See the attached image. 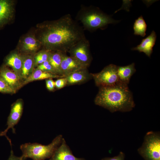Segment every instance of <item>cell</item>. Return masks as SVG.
Instances as JSON below:
<instances>
[{
    "instance_id": "cell-1",
    "label": "cell",
    "mask_w": 160,
    "mask_h": 160,
    "mask_svg": "<svg viewBox=\"0 0 160 160\" xmlns=\"http://www.w3.org/2000/svg\"><path fill=\"white\" fill-rule=\"evenodd\" d=\"M39 41L44 49L67 53L75 44L86 38L83 29L71 15L46 22L41 26Z\"/></svg>"
},
{
    "instance_id": "cell-2",
    "label": "cell",
    "mask_w": 160,
    "mask_h": 160,
    "mask_svg": "<svg viewBox=\"0 0 160 160\" xmlns=\"http://www.w3.org/2000/svg\"><path fill=\"white\" fill-rule=\"evenodd\" d=\"M95 104L112 113L129 112L135 107L132 94L128 85L119 83L114 86L99 87Z\"/></svg>"
},
{
    "instance_id": "cell-3",
    "label": "cell",
    "mask_w": 160,
    "mask_h": 160,
    "mask_svg": "<svg viewBox=\"0 0 160 160\" xmlns=\"http://www.w3.org/2000/svg\"><path fill=\"white\" fill-rule=\"evenodd\" d=\"M77 19L82 23L85 29L90 31L102 29L108 24L119 22L99 9L92 6H82L77 14Z\"/></svg>"
},
{
    "instance_id": "cell-4",
    "label": "cell",
    "mask_w": 160,
    "mask_h": 160,
    "mask_svg": "<svg viewBox=\"0 0 160 160\" xmlns=\"http://www.w3.org/2000/svg\"><path fill=\"white\" fill-rule=\"evenodd\" d=\"M61 135L56 137L49 144L44 145L37 143H27L21 145L20 149L22 155L33 160H44L50 158L60 144Z\"/></svg>"
},
{
    "instance_id": "cell-5",
    "label": "cell",
    "mask_w": 160,
    "mask_h": 160,
    "mask_svg": "<svg viewBox=\"0 0 160 160\" xmlns=\"http://www.w3.org/2000/svg\"><path fill=\"white\" fill-rule=\"evenodd\" d=\"M137 151L145 160H160V134L150 131L145 135Z\"/></svg>"
},
{
    "instance_id": "cell-6",
    "label": "cell",
    "mask_w": 160,
    "mask_h": 160,
    "mask_svg": "<svg viewBox=\"0 0 160 160\" xmlns=\"http://www.w3.org/2000/svg\"><path fill=\"white\" fill-rule=\"evenodd\" d=\"M117 66L110 64L99 72L91 73L95 85L99 88L112 86L119 83L117 74Z\"/></svg>"
},
{
    "instance_id": "cell-7",
    "label": "cell",
    "mask_w": 160,
    "mask_h": 160,
    "mask_svg": "<svg viewBox=\"0 0 160 160\" xmlns=\"http://www.w3.org/2000/svg\"><path fill=\"white\" fill-rule=\"evenodd\" d=\"M89 47V42L86 38L73 45L68 52L70 56L88 68L92 60Z\"/></svg>"
},
{
    "instance_id": "cell-8",
    "label": "cell",
    "mask_w": 160,
    "mask_h": 160,
    "mask_svg": "<svg viewBox=\"0 0 160 160\" xmlns=\"http://www.w3.org/2000/svg\"><path fill=\"white\" fill-rule=\"evenodd\" d=\"M23 103L21 99L17 100L12 105L9 115L8 117L7 122V127L4 131L0 133V136H5L12 147L11 140L7 136L8 130L11 129L13 133H15L14 126L19 121L21 117L23 110Z\"/></svg>"
},
{
    "instance_id": "cell-9",
    "label": "cell",
    "mask_w": 160,
    "mask_h": 160,
    "mask_svg": "<svg viewBox=\"0 0 160 160\" xmlns=\"http://www.w3.org/2000/svg\"><path fill=\"white\" fill-rule=\"evenodd\" d=\"M87 68L76 60L65 54L63 58L60 67L61 76L65 77L79 70Z\"/></svg>"
},
{
    "instance_id": "cell-10",
    "label": "cell",
    "mask_w": 160,
    "mask_h": 160,
    "mask_svg": "<svg viewBox=\"0 0 160 160\" xmlns=\"http://www.w3.org/2000/svg\"><path fill=\"white\" fill-rule=\"evenodd\" d=\"M0 77L16 92L22 87L23 81L12 70L4 67L0 70Z\"/></svg>"
},
{
    "instance_id": "cell-11",
    "label": "cell",
    "mask_w": 160,
    "mask_h": 160,
    "mask_svg": "<svg viewBox=\"0 0 160 160\" xmlns=\"http://www.w3.org/2000/svg\"><path fill=\"white\" fill-rule=\"evenodd\" d=\"M49 160H86L84 158L76 157L74 156L63 138L60 144L50 158Z\"/></svg>"
},
{
    "instance_id": "cell-12",
    "label": "cell",
    "mask_w": 160,
    "mask_h": 160,
    "mask_svg": "<svg viewBox=\"0 0 160 160\" xmlns=\"http://www.w3.org/2000/svg\"><path fill=\"white\" fill-rule=\"evenodd\" d=\"M67 85L80 84L87 82L92 78L87 68H83L69 74L66 77Z\"/></svg>"
},
{
    "instance_id": "cell-13",
    "label": "cell",
    "mask_w": 160,
    "mask_h": 160,
    "mask_svg": "<svg viewBox=\"0 0 160 160\" xmlns=\"http://www.w3.org/2000/svg\"><path fill=\"white\" fill-rule=\"evenodd\" d=\"M156 38V33L153 31L149 35L142 40L139 45L132 48L131 49L143 52L150 57L153 52V48L155 44Z\"/></svg>"
},
{
    "instance_id": "cell-14",
    "label": "cell",
    "mask_w": 160,
    "mask_h": 160,
    "mask_svg": "<svg viewBox=\"0 0 160 160\" xmlns=\"http://www.w3.org/2000/svg\"><path fill=\"white\" fill-rule=\"evenodd\" d=\"M136 71L134 63L126 66H117V74L119 83L128 85L131 77Z\"/></svg>"
},
{
    "instance_id": "cell-15",
    "label": "cell",
    "mask_w": 160,
    "mask_h": 160,
    "mask_svg": "<svg viewBox=\"0 0 160 160\" xmlns=\"http://www.w3.org/2000/svg\"><path fill=\"white\" fill-rule=\"evenodd\" d=\"M63 77H64L57 74L44 72L37 68L34 69L29 76L23 81L22 86L30 82L35 81Z\"/></svg>"
},
{
    "instance_id": "cell-16",
    "label": "cell",
    "mask_w": 160,
    "mask_h": 160,
    "mask_svg": "<svg viewBox=\"0 0 160 160\" xmlns=\"http://www.w3.org/2000/svg\"><path fill=\"white\" fill-rule=\"evenodd\" d=\"M14 12L13 3L7 0H0V25L10 19Z\"/></svg>"
},
{
    "instance_id": "cell-17",
    "label": "cell",
    "mask_w": 160,
    "mask_h": 160,
    "mask_svg": "<svg viewBox=\"0 0 160 160\" xmlns=\"http://www.w3.org/2000/svg\"><path fill=\"white\" fill-rule=\"evenodd\" d=\"M23 61V57L15 52L10 55L7 57L6 61V64L11 68L12 70L21 79Z\"/></svg>"
},
{
    "instance_id": "cell-18",
    "label": "cell",
    "mask_w": 160,
    "mask_h": 160,
    "mask_svg": "<svg viewBox=\"0 0 160 160\" xmlns=\"http://www.w3.org/2000/svg\"><path fill=\"white\" fill-rule=\"evenodd\" d=\"M41 44L39 40L32 35H29L25 37L21 43L22 50L24 52L32 53L37 50Z\"/></svg>"
},
{
    "instance_id": "cell-19",
    "label": "cell",
    "mask_w": 160,
    "mask_h": 160,
    "mask_svg": "<svg viewBox=\"0 0 160 160\" xmlns=\"http://www.w3.org/2000/svg\"><path fill=\"white\" fill-rule=\"evenodd\" d=\"M35 65L34 58L27 55L23 57L21 78L23 81L27 78L34 70Z\"/></svg>"
},
{
    "instance_id": "cell-20",
    "label": "cell",
    "mask_w": 160,
    "mask_h": 160,
    "mask_svg": "<svg viewBox=\"0 0 160 160\" xmlns=\"http://www.w3.org/2000/svg\"><path fill=\"white\" fill-rule=\"evenodd\" d=\"M65 54L66 53L59 51L51 52L48 60L56 74L60 76H61L60 71V65L63 58Z\"/></svg>"
},
{
    "instance_id": "cell-21",
    "label": "cell",
    "mask_w": 160,
    "mask_h": 160,
    "mask_svg": "<svg viewBox=\"0 0 160 160\" xmlns=\"http://www.w3.org/2000/svg\"><path fill=\"white\" fill-rule=\"evenodd\" d=\"M147 27L146 23L141 15L136 20L134 23L133 26L134 34L144 37L146 35Z\"/></svg>"
},
{
    "instance_id": "cell-22",
    "label": "cell",
    "mask_w": 160,
    "mask_h": 160,
    "mask_svg": "<svg viewBox=\"0 0 160 160\" xmlns=\"http://www.w3.org/2000/svg\"><path fill=\"white\" fill-rule=\"evenodd\" d=\"M51 52L44 49L38 52L34 57L35 65L38 66L48 60Z\"/></svg>"
},
{
    "instance_id": "cell-23",
    "label": "cell",
    "mask_w": 160,
    "mask_h": 160,
    "mask_svg": "<svg viewBox=\"0 0 160 160\" xmlns=\"http://www.w3.org/2000/svg\"><path fill=\"white\" fill-rule=\"evenodd\" d=\"M0 92L4 93L14 94L16 91L13 89L3 79L0 77Z\"/></svg>"
},
{
    "instance_id": "cell-24",
    "label": "cell",
    "mask_w": 160,
    "mask_h": 160,
    "mask_svg": "<svg viewBox=\"0 0 160 160\" xmlns=\"http://www.w3.org/2000/svg\"><path fill=\"white\" fill-rule=\"evenodd\" d=\"M37 68L44 72L57 74L48 60L38 65Z\"/></svg>"
},
{
    "instance_id": "cell-25",
    "label": "cell",
    "mask_w": 160,
    "mask_h": 160,
    "mask_svg": "<svg viewBox=\"0 0 160 160\" xmlns=\"http://www.w3.org/2000/svg\"><path fill=\"white\" fill-rule=\"evenodd\" d=\"M55 82V88L57 89H61L67 85V81L65 77L58 78Z\"/></svg>"
},
{
    "instance_id": "cell-26",
    "label": "cell",
    "mask_w": 160,
    "mask_h": 160,
    "mask_svg": "<svg viewBox=\"0 0 160 160\" xmlns=\"http://www.w3.org/2000/svg\"><path fill=\"white\" fill-rule=\"evenodd\" d=\"M46 85L47 89L49 91H52L55 88V82L52 79H46Z\"/></svg>"
},
{
    "instance_id": "cell-27",
    "label": "cell",
    "mask_w": 160,
    "mask_h": 160,
    "mask_svg": "<svg viewBox=\"0 0 160 160\" xmlns=\"http://www.w3.org/2000/svg\"><path fill=\"white\" fill-rule=\"evenodd\" d=\"M125 154L122 152L121 151L117 156L112 157H105L102 160H124Z\"/></svg>"
},
{
    "instance_id": "cell-28",
    "label": "cell",
    "mask_w": 160,
    "mask_h": 160,
    "mask_svg": "<svg viewBox=\"0 0 160 160\" xmlns=\"http://www.w3.org/2000/svg\"><path fill=\"white\" fill-rule=\"evenodd\" d=\"M26 159V158L22 155L20 157L15 156L12 148L10 155L7 160H25Z\"/></svg>"
}]
</instances>
